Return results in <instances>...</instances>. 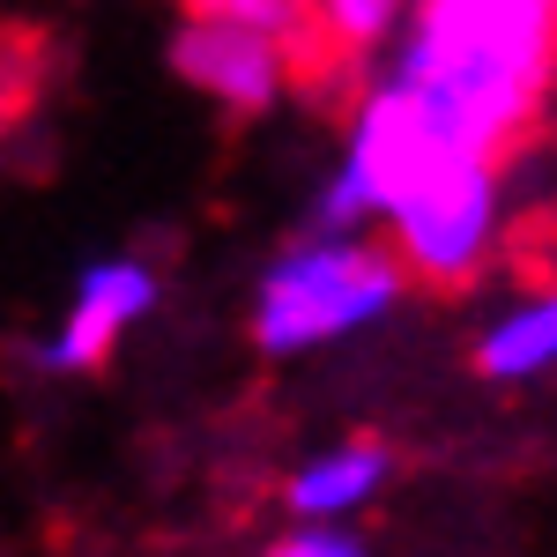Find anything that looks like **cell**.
Returning <instances> with one entry per match:
<instances>
[{"label":"cell","instance_id":"obj_8","mask_svg":"<svg viewBox=\"0 0 557 557\" xmlns=\"http://www.w3.org/2000/svg\"><path fill=\"white\" fill-rule=\"evenodd\" d=\"M475 372L483 380H543V372H557V283L528 290L513 312H498L475 335Z\"/></svg>","mask_w":557,"mask_h":557},{"label":"cell","instance_id":"obj_1","mask_svg":"<svg viewBox=\"0 0 557 557\" xmlns=\"http://www.w3.org/2000/svg\"><path fill=\"white\" fill-rule=\"evenodd\" d=\"M394 83L469 157H513L557 83V0H417Z\"/></svg>","mask_w":557,"mask_h":557},{"label":"cell","instance_id":"obj_5","mask_svg":"<svg viewBox=\"0 0 557 557\" xmlns=\"http://www.w3.org/2000/svg\"><path fill=\"white\" fill-rule=\"evenodd\" d=\"M149 312H157V268H141V260H97L75 283V305L60 320V335L45 343V364L52 372H89V364H104L112 349L127 343V327L149 320Z\"/></svg>","mask_w":557,"mask_h":557},{"label":"cell","instance_id":"obj_2","mask_svg":"<svg viewBox=\"0 0 557 557\" xmlns=\"http://www.w3.org/2000/svg\"><path fill=\"white\" fill-rule=\"evenodd\" d=\"M409 290L394 246H372L364 231H312L290 253L268 260L253 290V343L268 357H305L343 335H364Z\"/></svg>","mask_w":557,"mask_h":557},{"label":"cell","instance_id":"obj_4","mask_svg":"<svg viewBox=\"0 0 557 557\" xmlns=\"http://www.w3.org/2000/svg\"><path fill=\"white\" fill-rule=\"evenodd\" d=\"M172 67L194 89H209L223 112H268L298 83L290 30L253 23V15H186L172 38Z\"/></svg>","mask_w":557,"mask_h":557},{"label":"cell","instance_id":"obj_3","mask_svg":"<svg viewBox=\"0 0 557 557\" xmlns=\"http://www.w3.org/2000/svg\"><path fill=\"white\" fill-rule=\"evenodd\" d=\"M498 231H506V164L498 157H454L386 215V246L401 260V275L431 290V298H454L469 290L475 275L498 253Z\"/></svg>","mask_w":557,"mask_h":557},{"label":"cell","instance_id":"obj_6","mask_svg":"<svg viewBox=\"0 0 557 557\" xmlns=\"http://www.w3.org/2000/svg\"><path fill=\"white\" fill-rule=\"evenodd\" d=\"M409 8H417V0H305L298 23H290L298 83H327V75L364 67L386 38L409 30Z\"/></svg>","mask_w":557,"mask_h":557},{"label":"cell","instance_id":"obj_9","mask_svg":"<svg viewBox=\"0 0 557 557\" xmlns=\"http://www.w3.org/2000/svg\"><path fill=\"white\" fill-rule=\"evenodd\" d=\"M260 557H372V550H364V535H357V528H335V520H305V528H290L283 543H268Z\"/></svg>","mask_w":557,"mask_h":557},{"label":"cell","instance_id":"obj_10","mask_svg":"<svg viewBox=\"0 0 557 557\" xmlns=\"http://www.w3.org/2000/svg\"><path fill=\"white\" fill-rule=\"evenodd\" d=\"M178 8H186V15H253V23H275V30H290L305 0H178Z\"/></svg>","mask_w":557,"mask_h":557},{"label":"cell","instance_id":"obj_7","mask_svg":"<svg viewBox=\"0 0 557 557\" xmlns=\"http://www.w3.org/2000/svg\"><path fill=\"white\" fill-rule=\"evenodd\" d=\"M386 475H394V454L380 438H343V446H327V454H312V461L290 469L283 506L298 520H349L357 506H372L386 491Z\"/></svg>","mask_w":557,"mask_h":557}]
</instances>
